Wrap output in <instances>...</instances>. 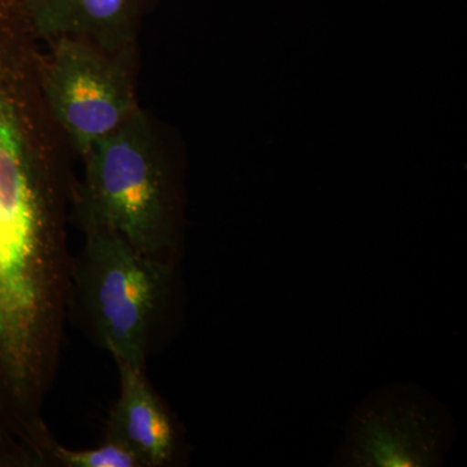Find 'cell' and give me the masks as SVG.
I'll return each mask as SVG.
<instances>
[{
    "mask_svg": "<svg viewBox=\"0 0 467 467\" xmlns=\"http://www.w3.org/2000/svg\"><path fill=\"white\" fill-rule=\"evenodd\" d=\"M454 441L441 402L413 383L371 392L347 423L334 462L348 467L441 466Z\"/></svg>",
    "mask_w": 467,
    "mask_h": 467,
    "instance_id": "cell-5",
    "label": "cell"
},
{
    "mask_svg": "<svg viewBox=\"0 0 467 467\" xmlns=\"http://www.w3.org/2000/svg\"><path fill=\"white\" fill-rule=\"evenodd\" d=\"M46 461L66 467H143L133 451L109 438L99 447L82 451L67 450L52 439Z\"/></svg>",
    "mask_w": 467,
    "mask_h": 467,
    "instance_id": "cell-8",
    "label": "cell"
},
{
    "mask_svg": "<svg viewBox=\"0 0 467 467\" xmlns=\"http://www.w3.org/2000/svg\"><path fill=\"white\" fill-rule=\"evenodd\" d=\"M119 395L106 438L124 444L143 467L171 465L180 453V434L162 407L143 368L117 364Z\"/></svg>",
    "mask_w": 467,
    "mask_h": 467,
    "instance_id": "cell-7",
    "label": "cell"
},
{
    "mask_svg": "<svg viewBox=\"0 0 467 467\" xmlns=\"http://www.w3.org/2000/svg\"><path fill=\"white\" fill-rule=\"evenodd\" d=\"M158 0H12L36 43L78 36L109 48L137 46Z\"/></svg>",
    "mask_w": 467,
    "mask_h": 467,
    "instance_id": "cell-6",
    "label": "cell"
},
{
    "mask_svg": "<svg viewBox=\"0 0 467 467\" xmlns=\"http://www.w3.org/2000/svg\"><path fill=\"white\" fill-rule=\"evenodd\" d=\"M67 167L39 88L36 45L0 0V250L64 217Z\"/></svg>",
    "mask_w": 467,
    "mask_h": 467,
    "instance_id": "cell-2",
    "label": "cell"
},
{
    "mask_svg": "<svg viewBox=\"0 0 467 467\" xmlns=\"http://www.w3.org/2000/svg\"><path fill=\"white\" fill-rule=\"evenodd\" d=\"M72 207L82 229L117 234L175 264L182 236L180 161L164 128L140 107L81 160Z\"/></svg>",
    "mask_w": 467,
    "mask_h": 467,
    "instance_id": "cell-1",
    "label": "cell"
},
{
    "mask_svg": "<svg viewBox=\"0 0 467 467\" xmlns=\"http://www.w3.org/2000/svg\"><path fill=\"white\" fill-rule=\"evenodd\" d=\"M73 292L91 333L116 364L146 368L152 335L168 306L175 264L155 259L117 234L82 229Z\"/></svg>",
    "mask_w": 467,
    "mask_h": 467,
    "instance_id": "cell-3",
    "label": "cell"
},
{
    "mask_svg": "<svg viewBox=\"0 0 467 467\" xmlns=\"http://www.w3.org/2000/svg\"><path fill=\"white\" fill-rule=\"evenodd\" d=\"M39 51L46 109L73 158L79 160L140 109V48H109L61 36Z\"/></svg>",
    "mask_w": 467,
    "mask_h": 467,
    "instance_id": "cell-4",
    "label": "cell"
}]
</instances>
